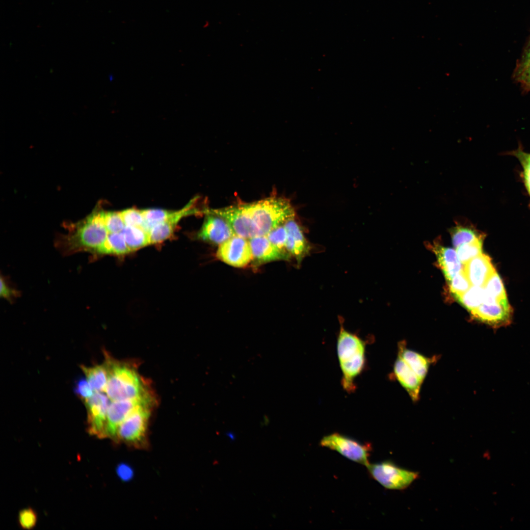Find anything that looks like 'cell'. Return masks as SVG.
I'll return each mask as SVG.
<instances>
[{
	"label": "cell",
	"instance_id": "cell-7",
	"mask_svg": "<svg viewBox=\"0 0 530 530\" xmlns=\"http://www.w3.org/2000/svg\"><path fill=\"white\" fill-rule=\"evenodd\" d=\"M319 444L366 467L370 464L369 457L372 450L370 444H362L345 435L333 433L324 436Z\"/></svg>",
	"mask_w": 530,
	"mask_h": 530
},
{
	"label": "cell",
	"instance_id": "cell-15",
	"mask_svg": "<svg viewBox=\"0 0 530 530\" xmlns=\"http://www.w3.org/2000/svg\"><path fill=\"white\" fill-rule=\"evenodd\" d=\"M248 239L253 259L259 264L276 260H288L291 258L289 254L273 245L266 236L255 237Z\"/></svg>",
	"mask_w": 530,
	"mask_h": 530
},
{
	"label": "cell",
	"instance_id": "cell-26",
	"mask_svg": "<svg viewBox=\"0 0 530 530\" xmlns=\"http://www.w3.org/2000/svg\"><path fill=\"white\" fill-rule=\"evenodd\" d=\"M449 284L450 291L455 297L465 292L472 286L463 268L449 281Z\"/></svg>",
	"mask_w": 530,
	"mask_h": 530
},
{
	"label": "cell",
	"instance_id": "cell-12",
	"mask_svg": "<svg viewBox=\"0 0 530 530\" xmlns=\"http://www.w3.org/2000/svg\"><path fill=\"white\" fill-rule=\"evenodd\" d=\"M471 313L476 319L494 327L507 325L510 322L511 309L508 302L483 303Z\"/></svg>",
	"mask_w": 530,
	"mask_h": 530
},
{
	"label": "cell",
	"instance_id": "cell-16",
	"mask_svg": "<svg viewBox=\"0 0 530 530\" xmlns=\"http://www.w3.org/2000/svg\"><path fill=\"white\" fill-rule=\"evenodd\" d=\"M439 265L449 282L463 268L456 251L454 249L435 244L432 247Z\"/></svg>",
	"mask_w": 530,
	"mask_h": 530
},
{
	"label": "cell",
	"instance_id": "cell-18",
	"mask_svg": "<svg viewBox=\"0 0 530 530\" xmlns=\"http://www.w3.org/2000/svg\"><path fill=\"white\" fill-rule=\"evenodd\" d=\"M121 233L131 251L150 244L148 233L141 227L125 226Z\"/></svg>",
	"mask_w": 530,
	"mask_h": 530
},
{
	"label": "cell",
	"instance_id": "cell-27",
	"mask_svg": "<svg viewBox=\"0 0 530 530\" xmlns=\"http://www.w3.org/2000/svg\"><path fill=\"white\" fill-rule=\"evenodd\" d=\"M266 236L270 242L276 247L281 251L289 254L286 247L287 232L284 224L276 227L268 233Z\"/></svg>",
	"mask_w": 530,
	"mask_h": 530
},
{
	"label": "cell",
	"instance_id": "cell-8",
	"mask_svg": "<svg viewBox=\"0 0 530 530\" xmlns=\"http://www.w3.org/2000/svg\"><path fill=\"white\" fill-rule=\"evenodd\" d=\"M216 256L221 261L236 267L246 266L253 259L249 241L237 235L219 244Z\"/></svg>",
	"mask_w": 530,
	"mask_h": 530
},
{
	"label": "cell",
	"instance_id": "cell-10",
	"mask_svg": "<svg viewBox=\"0 0 530 530\" xmlns=\"http://www.w3.org/2000/svg\"><path fill=\"white\" fill-rule=\"evenodd\" d=\"M152 396L132 399L113 401L107 411L106 424L103 438L114 440L117 428L124 419L139 406L152 403Z\"/></svg>",
	"mask_w": 530,
	"mask_h": 530
},
{
	"label": "cell",
	"instance_id": "cell-23",
	"mask_svg": "<svg viewBox=\"0 0 530 530\" xmlns=\"http://www.w3.org/2000/svg\"><path fill=\"white\" fill-rule=\"evenodd\" d=\"M484 288L486 295L500 302H508L502 281L496 271L488 279Z\"/></svg>",
	"mask_w": 530,
	"mask_h": 530
},
{
	"label": "cell",
	"instance_id": "cell-36",
	"mask_svg": "<svg viewBox=\"0 0 530 530\" xmlns=\"http://www.w3.org/2000/svg\"><path fill=\"white\" fill-rule=\"evenodd\" d=\"M522 84H523V86H525V87H526V88L527 89H529V90H530V80H528V81H526V82H524V83H522Z\"/></svg>",
	"mask_w": 530,
	"mask_h": 530
},
{
	"label": "cell",
	"instance_id": "cell-21",
	"mask_svg": "<svg viewBox=\"0 0 530 530\" xmlns=\"http://www.w3.org/2000/svg\"><path fill=\"white\" fill-rule=\"evenodd\" d=\"M485 297L484 287L472 286L467 291L455 298L464 307L471 311L483 303Z\"/></svg>",
	"mask_w": 530,
	"mask_h": 530
},
{
	"label": "cell",
	"instance_id": "cell-30",
	"mask_svg": "<svg viewBox=\"0 0 530 530\" xmlns=\"http://www.w3.org/2000/svg\"><path fill=\"white\" fill-rule=\"evenodd\" d=\"M20 527L25 530L32 529L36 525L37 516L34 510L31 508L21 510L18 516Z\"/></svg>",
	"mask_w": 530,
	"mask_h": 530
},
{
	"label": "cell",
	"instance_id": "cell-1",
	"mask_svg": "<svg viewBox=\"0 0 530 530\" xmlns=\"http://www.w3.org/2000/svg\"><path fill=\"white\" fill-rule=\"evenodd\" d=\"M209 212L225 219L236 235L246 239L266 236L276 227L294 218V209L285 198L271 197L257 202L224 208L209 209Z\"/></svg>",
	"mask_w": 530,
	"mask_h": 530
},
{
	"label": "cell",
	"instance_id": "cell-4",
	"mask_svg": "<svg viewBox=\"0 0 530 530\" xmlns=\"http://www.w3.org/2000/svg\"><path fill=\"white\" fill-rule=\"evenodd\" d=\"M105 364L107 371V381L104 392L111 400L132 399L150 395L135 369L109 357H106Z\"/></svg>",
	"mask_w": 530,
	"mask_h": 530
},
{
	"label": "cell",
	"instance_id": "cell-17",
	"mask_svg": "<svg viewBox=\"0 0 530 530\" xmlns=\"http://www.w3.org/2000/svg\"><path fill=\"white\" fill-rule=\"evenodd\" d=\"M80 368L94 391L105 392L107 381V371L105 363L92 367L81 365Z\"/></svg>",
	"mask_w": 530,
	"mask_h": 530
},
{
	"label": "cell",
	"instance_id": "cell-28",
	"mask_svg": "<svg viewBox=\"0 0 530 530\" xmlns=\"http://www.w3.org/2000/svg\"><path fill=\"white\" fill-rule=\"evenodd\" d=\"M520 161L523 169V177L526 189L530 195V153L519 148L511 152Z\"/></svg>",
	"mask_w": 530,
	"mask_h": 530
},
{
	"label": "cell",
	"instance_id": "cell-22",
	"mask_svg": "<svg viewBox=\"0 0 530 530\" xmlns=\"http://www.w3.org/2000/svg\"><path fill=\"white\" fill-rule=\"evenodd\" d=\"M176 223L170 219L159 223L148 232L149 243H157L167 239L174 232Z\"/></svg>",
	"mask_w": 530,
	"mask_h": 530
},
{
	"label": "cell",
	"instance_id": "cell-11",
	"mask_svg": "<svg viewBox=\"0 0 530 530\" xmlns=\"http://www.w3.org/2000/svg\"><path fill=\"white\" fill-rule=\"evenodd\" d=\"M198 233V237L205 241L220 244L235 236L229 223L223 217L207 213Z\"/></svg>",
	"mask_w": 530,
	"mask_h": 530
},
{
	"label": "cell",
	"instance_id": "cell-29",
	"mask_svg": "<svg viewBox=\"0 0 530 530\" xmlns=\"http://www.w3.org/2000/svg\"><path fill=\"white\" fill-rule=\"evenodd\" d=\"M125 226L141 227L144 223L142 210L130 208L120 212Z\"/></svg>",
	"mask_w": 530,
	"mask_h": 530
},
{
	"label": "cell",
	"instance_id": "cell-9",
	"mask_svg": "<svg viewBox=\"0 0 530 530\" xmlns=\"http://www.w3.org/2000/svg\"><path fill=\"white\" fill-rule=\"evenodd\" d=\"M110 399L102 392H96L84 400L87 418V431L91 435L103 438Z\"/></svg>",
	"mask_w": 530,
	"mask_h": 530
},
{
	"label": "cell",
	"instance_id": "cell-14",
	"mask_svg": "<svg viewBox=\"0 0 530 530\" xmlns=\"http://www.w3.org/2000/svg\"><path fill=\"white\" fill-rule=\"evenodd\" d=\"M463 269L472 286L483 287L496 271L491 259L483 253L463 265Z\"/></svg>",
	"mask_w": 530,
	"mask_h": 530
},
{
	"label": "cell",
	"instance_id": "cell-35",
	"mask_svg": "<svg viewBox=\"0 0 530 530\" xmlns=\"http://www.w3.org/2000/svg\"><path fill=\"white\" fill-rule=\"evenodd\" d=\"M226 435L231 439L232 441H234L235 440L236 435L233 432H227Z\"/></svg>",
	"mask_w": 530,
	"mask_h": 530
},
{
	"label": "cell",
	"instance_id": "cell-37",
	"mask_svg": "<svg viewBox=\"0 0 530 530\" xmlns=\"http://www.w3.org/2000/svg\"><path fill=\"white\" fill-rule=\"evenodd\" d=\"M530 57V43L529 48H528V50H527V52L526 53V54L524 55V58H527V57Z\"/></svg>",
	"mask_w": 530,
	"mask_h": 530
},
{
	"label": "cell",
	"instance_id": "cell-6",
	"mask_svg": "<svg viewBox=\"0 0 530 530\" xmlns=\"http://www.w3.org/2000/svg\"><path fill=\"white\" fill-rule=\"evenodd\" d=\"M367 468L371 477L388 489H404L419 476L418 472L400 468L389 460L370 463Z\"/></svg>",
	"mask_w": 530,
	"mask_h": 530
},
{
	"label": "cell",
	"instance_id": "cell-34",
	"mask_svg": "<svg viewBox=\"0 0 530 530\" xmlns=\"http://www.w3.org/2000/svg\"><path fill=\"white\" fill-rule=\"evenodd\" d=\"M116 472L120 478L125 481L131 479L133 475L132 470L125 464L119 465L117 468Z\"/></svg>",
	"mask_w": 530,
	"mask_h": 530
},
{
	"label": "cell",
	"instance_id": "cell-25",
	"mask_svg": "<svg viewBox=\"0 0 530 530\" xmlns=\"http://www.w3.org/2000/svg\"><path fill=\"white\" fill-rule=\"evenodd\" d=\"M104 223L108 234L120 233L125 226L120 212L102 210Z\"/></svg>",
	"mask_w": 530,
	"mask_h": 530
},
{
	"label": "cell",
	"instance_id": "cell-32",
	"mask_svg": "<svg viewBox=\"0 0 530 530\" xmlns=\"http://www.w3.org/2000/svg\"><path fill=\"white\" fill-rule=\"evenodd\" d=\"M74 391L75 394L83 400L92 396L94 391L86 378L83 377L80 378L77 381Z\"/></svg>",
	"mask_w": 530,
	"mask_h": 530
},
{
	"label": "cell",
	"instance_id": "cell-3",
	"mask_svg": "<svg viewBox=\"0 0 530 530\" xmlns=\"http://www.w3.org/2000/svg\"><path fill=\"white\" fill-rule=\"evenodd\" d=\"M340 321L337 340V354L342 372V386L348 393L356 389V378L363 371L366 363V342L346 330Z\"/></svg>",
	"mask_w": 530,
	"mask_h": 530
},
{
	"label": "cell",
	"instance_id": "cell-33",
	"mask_svg": "<svg viewBox=\"0 0 530 530\" xmlns=\"http://www.w3.org/2000/svg\"><path fill=\"white\" fill-rule=\"evenodd\" d=\"M0 295L1 297L8 300H11L17 295L16 291L8 286L2 278L0 279Z\"/></svg>",
	"mask_w": 530,
	"mask_h": 530
},
{
	"label": "cell",
	"instance_id": "cell-24",
	"mask_svg": "<svg viewBox=\"0 0 530 530\" xmlns=\"http://www.w3.org/2000/svg\"><path fill=\"white\" fill-rule=\"evenodd\" d=\"M483 239V237L456 248L458 257L463 265L482 253Z\"/></svg>",
	"mask_w": 530,
	"mask_h": 530
},
{
	"label": "cell",
	"instance_id": "cell-31",
	"mask_svg": "<svg viewBox=\"0 0 530 530\" xmlns=\"http://www.w3.org/2000/svg\"><path fill=\"white\" fill-rule=\"evenodd\" d=\"M515 78L522 83L530 80V57L523 58L518 64L515 71Z\"/></svg>",
	"mask_w": 530,
	"mask_h": 530
},
{
	"label": "cell",
	"instance_id": "cell-2",
	"mask_svg": "<svg viewBox=\"0 0 530 530\" xmlns=\"http://www.w3.org/2000/svg\"><path fill=\"white\" fill-rule=\"evenodd\" d=\"M436 357H426L407 348L404 342L398 345L393 374L412 400L419 399L420 390L432 363Z\"/></svg>",
	"mask_w": 530,
	"mask_h": 530
},
{
	"label": "cell",
	"instance_id": "cell-5",
	"mask_svg": "<svg viewBox=\"0 0 530 530\" xmlns=\"http://www.w3.org/2000/svg\"><path fill=\"white\" fill-rule=\"evenodd\" d=\"M152 404H143L132 412L119 425L114 441L136 449L147 448V428Z\"/></svg>",
	"mask_w": 530,
	"mask_h": 530
},
{
	"label": "cell",
	"instance_id": "cell-19",
	"mask_svg": "<svg viewBox=\"0 0 530 530\" xmlns=\"http://www.w3.org/2000/svg\"><path fill=\"white\" fill-rule=\"evenodd\" d=\"M130 252L131 251L120 232L108 234L98 255H120Z\"/></svg>",
	"mask_w": 530,
	"mask_h": 530
},
{
	"label": "cell",
	"instance_id": "cell-13",
	"mask_svg": "<svg viewBox=\"0 0 530 530\" xmlns=\"http://www.w3.org/2000/svg\"><path fill=\"white\" fill-rule=\"evenodd\" d=\"M284 224L287 232L286 250L291 257H293L299 265L303 259L310 254L312 249L311 244L294 218L289 219Z\"/></svg>",
	"mask_w": 530,
	"mask_h": 530
},
{
	"label": "cell",
	"instance_id": "cell-20",
	"mask_svg": "<svg viewBox=\"0 0 530 530\" xmlns=\"http://www.w3.org/2000/svg\"><path fill=\"white\" fill-rule=\"evenodd\" d=\"M450 232L452 244L455 248L483 237V235L474 228L460 224H456Z\"/></svg>",
	"mask_w": 530,
	"mask_h": 530
}]
</instances>
